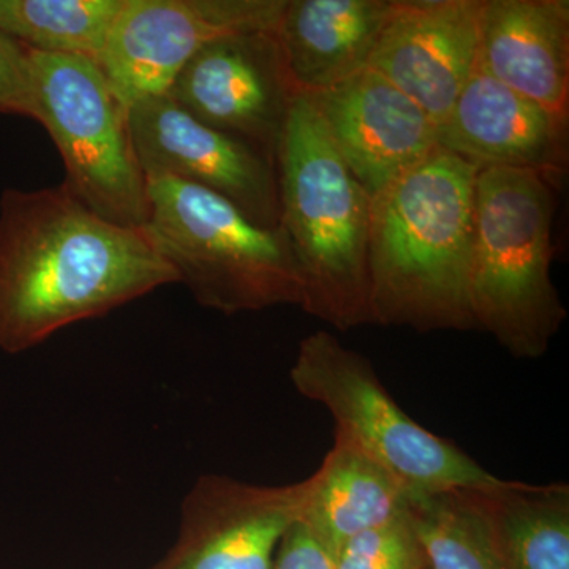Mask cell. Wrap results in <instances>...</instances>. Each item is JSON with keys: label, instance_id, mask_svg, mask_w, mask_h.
I'll return each instance as SVG.
<instances>
[{"label": "cell", "instance_id": "6da1fadb", "mask_svg": "<svg viewBox=\"0 0 569 569\" xmlns=\"http://www.w3.org/2000/svg\"><path fill=\"white\" fill-rule=\"evenodd\" d=\"M174 269L142 230L97 216L66 187L0 194V350L18 355L164 284Z\"/></svg>", "mask_w": 569, "mask_h": 569}, {"label": "cell", "instance_id": "7a4b0ae2", "mask_svg": "<svg viewBox=\"0 0 569 569\" xmlns=\"http://www.w3.org/2000/svg\"><path fill=\"white\" fill-rule=\"evenodd\" d=\"M478 168L437 148L372 197L370 325L475 328L468 302Z\"/></svg>", "mask_w": 569, "mask_h": 569}, {"label": "cell", "instance_id": "3957f363", "mask_svg": "<svg viewBox=\"0 0 569 569\" xmlns=\"http://www.w3.org/2000/svg\"><path fill=\"white\" fill-rule=\"evenodd\" d=\"M280 223L301 276V309L339 331L370 325L372 197L336 151L306 93H295L276 156Z\"/></svg>", "mask_w": 569, "mask_h": 569}, {"label": "cell", "instance_id": "277c9868", "mask_svg": "<svg viewBox=\"0 0 569 569\" xmlns=\"http://www.w3.org/2000/svg\"><path fill=\"white\" fill-rule=\"evenodd\" d=\"M553 211V183L545 176L478 170L468 302L475 328L515 358L545 355L567 320L550 277Z\"/></svg>", "mask_w": 569, "mask_h": 569}, {"label": "cell", "instance_id": "5b68a950", "mask_svg": "<svg viewBox=\"0 0 569 569\" xmlns=\"http://www.w3.org/2000/svg\"><path fill=\"white\" fill-rule=\"evenodd\" d=\"M141 228L201 306L223 316L301 306L302 284L282 228L257 224L203 187L148 174Z\"/></svg>", "mask_w": 569, "mask_h": 569}, {"label": "cell", "instance_id": "8992f818", "mask_svg": "<svg viewBox=\"0 0 569 569\" xmlns=\"http://www.w3.org/2000/svg\"><path fill=\"white\" fill-rule=\"evenodd\" d=\"M299 395L321 403L336 432L376 459L413 493L482 488L497 481L447 438L429 432L402 410L378 378L372 362L328 331L299 343L290 370Z\"/></svg>", "mask_w": 569, "mask_h": 569}, {"label": "cell", "instance_id": "52a82bcc", "mask_svg": "<svg viewBox=\"0 0 569 569\" xmlns=\"http://www.w3.org/2000/svg\"><path fill=\"white\" fill-rule=\"evenodd\" d=\"M36 121L50 133L66 167L62 186L97 216L141 230L148 222V181L129 107L99 63L31 51Z\"/></svg>", "mask_w": 569, "mask_h": 569}, {"label": "cell", "instance_id": "ba28073f", "mask_svg": "<svg viewBox=\"0 0 569 569\" xmlns=\"http://www.w3.org/2000/svg\"><path fill=\"white\" fill-rule=\"evenodd\" d=\"M284 0H123L99 67L127 107L164 96L211 41L274 32Z\"/></svg>", "mask_w": 569, "mask_h": 569}, {"label": "cell", "instance_id": "9c48e42d", "mask_svg": "<svg viewBox=\"0 0 569 569\" xmlns=\"http://www.w3.org/2000/svg\"><path fill=\"white\" fill-rule=\"evenodd\" d=\"M130 132L144 174L203 187L266 228L280 223L276 159L252 142L197 121L164 93L129 107Z\"/></svg>", "mask_w": 569, "mask_h": 569}, {"label": "cell", "instance_id": "30bf717a", "mask_svg": "<svg viewBox=\"0 0 569 569\" xmlns=\"http://www.w3.org/2000/svg\"><path fill=\"white\" fill-rule=\"evenodd\" d=\"M167 96L197 121L276 159L295 91L276 33L247 32L201 48Z\"/></svg>", "mask_w": 569, "mask_h": 569}, {"label": "cell", "instance_id": "8fae6325", "mask_svg": "<svg viewBox=\"0 0 569 569\" xmlns=\"http://www.w3.org/2000/svg\"><path fill=\"white\" fill-rule=\"evenodd\" d=\"M309 478L258 486L206 475L182 501L173 548L151 569H272L280 542L301 519Z\"/></svg>", "mask_w": 569, "mask_h": 569}, {"label": "cell", "instance_id": "7c38bea8", "mask_svg": "<svg viewBox=\"0 0 569 569\" xmlns=\"http://www.w3.org/2000/svg\"><path fill=\"white\" fill-rule=\"evenodd\" d=\"M482 0H395L369 67L440 126L477 67Z\"/></svg>", "mask_w": 569, "mask_h": 569}, {"label": "cell", "instance_id": "4fadbf2b", "mask_svg": "<svg viewBox=\"0 0 569 569\" xmlns=\"http://www.w3.org/2000/svg\"><path fill=\"white\" fill-rule=\"evenodd\" d=\"M307 97L336 151L370 197L438 148L436 122L372 69Z\"/></svg>", "mask_w": 569, "mask_h": 569}, {"label": "cell", "instance_id": "5bb4252c", "mask_svg": "<svg viewBox=\"0 0 569 569\" xmlns=\"http://www.w3.org/2000/svg\"><path fill=\"white\" fill-rule=\"evenodd\" d=\"M567 121L475 70L437 127V144L478 170H529L556 186L567 171Z\"/></svg>", "mask_w": 569, "mask_h": 569}, {"label": "cell", "instance_id": "9a60e30c", "mask_svg": "<svg viewBox=\"0 0 569 569\" xmlns=\"http://www.w3.org/2000/svg\"><path fill=\"white\" fill-rule=\"evenodd\" d=\"M475 70L568 122V0H482Z\"/></svg>", "mask_w": 569, "mask_h": 569}, {"label": "cell", "instance_id": "2e32d148", "mask_svg": "<svg viewBox=\"0 0 569 569\" xmlns=\"http://www.w3.org/2000/svg\"><path fill=\"white\" fill-rule=\"evenodd\" d=\"M395 0H284L276 39L295 93L323 92L369 67Z\"/></svg>", "mask_w": 569, "mask_h": 569}, {"label": "cell", "instance_id": "e0dca14e", "mask_svg": "<svg viewBox=\"0 0 569 569\" xmlns=\"http://www.w3.org/2000/svg\"><path fill=\"white\" fill-rule=\"evenodd\" d=\"M415 496L388 468L336 432L335 445L309 477L299 522L335 557L348 539L407 512Z\"/></svg>", "mask_w": 569, "mask_h": 569}, {"label": "cell", "instance_id": "ac0fdd59", "mask_svg": "<svg viewBox=\"0 0 569 569\" xmlns=\"http://www.w3.org/2000/svg\"><path fill=\"white\" fill-rule=\"evenodd\" d=\"M501 569H569V486L505 481L466 489Z\"/></svg>", "mask_w": 569, "mask_h": 569}, {"label": "cell", "instance_id": "d6986e66", "mask_svg": "<svg viewBox=\"0 0 569 569\" xmlns=\"http://www.w3.org/2000/svg\"><path fill=\"white\" fill-rule=\"evenodd\" d=\"M123 0H0V31L28 50L99 63Z\"/></svg>", "mask_w": 569, "mask_h": 569}, {"label": "cell", "instance_id": "ffe728a7", "mask_svg": "<svg viewBox=\"0 0 569 569\" xmlns=\"http://www.w3.org/2000/svg\"><path fill=\"white\" fill-rule=\"evenodd\" d=\"M410 515L432 569H501L466 489L422 493Z\"/></svg>", "mask_w": 569, "mask_h": 569}, {"label": "cell", "instance_id": "44dd1931", "mask_svg": "<svg viewBox=\"0 0 569 569\" xmlns=\"http://www.w3.org/2000/svg\"><path fill=\"white\" fill-rule=\"evenodd\" d=\"M336 569H432L410 515L356 535L335 553Z\"/></svg>", "mask_w": 569, "mask_h": 569}, {"label": "cell", "instance_id": "7402d4cb", "mask_svg": "<svg viewBox=\"0 0 569 569\" xmlns=\"http://www.w3.org/2000/svg\"><path fill=\"white\" fill-rule=\"evenodd\" d=\"M0 112L36 121L31 50L0 31Z\"/></svg>", "mask_w": 569, "mask_h": 569}, {"label": "cell", "instance_id": "603a6c76", "mask_svg": "<svg viewBox=\"0 0 569 569\" xmlns=\"http://www.w3.org/2000/svg\"><path fill=\"white\" fill-rule=\"evenodd\" d=\"M272 569H336V565L331 552L298 520L284 533Z\"/></svg>", "mask_w": 569, "mask_h": 569}]
</instances>
